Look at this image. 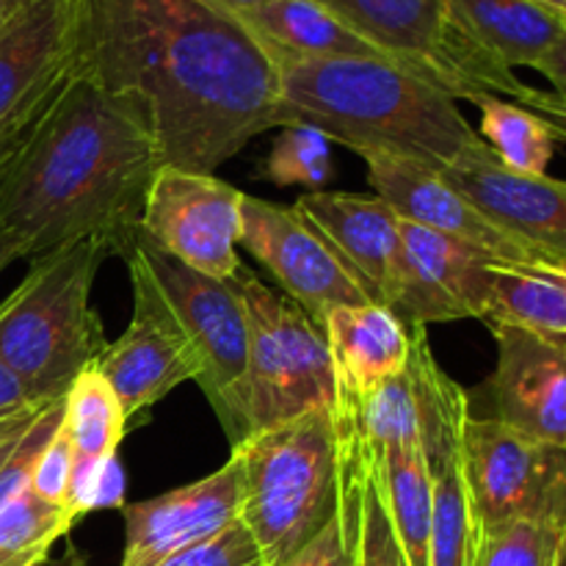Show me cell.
<instances>
[{"label":"cell","instance_id":"6da1fadb","mask_svg":"<svg viewBox=\"0 0 566 566\" xmlns=\"http://www.w3.org/2000/svg\"><path fill=\"white\" fill-rule=\"evenodd\" d=\"M72 61L142 105L166 166L216 175L254 136L293 125L282 70L219 0H72Z\"/></svg>","mask_w":566,"mask_h":566},{"label":"cell","instance_id":"7a4b0ae2","mask_svg":"<svg viewBox=\"0 0 566 566\" xmlns=\"http://www.w3.org/2000/svg\"><path fill=\"white\" fill-rule=\"evenodd\" d=\"M164 155L142 105L72 61L64 92L0 186V224L22 258L103 238L125 258Z\"/></svg>","mask_w":566,"mask_h":566},{"label":"cell","instance_id":"3957f363","mask_svg":"<svg viewBox=\"0 0 566 566\" xmlns=\"http://www.w3.org/2000/svg\"><path fill=\"white\" fill-rule=\"evenodd\" d=\"M282 99L304 122L357 155L446 171L481 142L457 99L385 59L282 61Z\"/></svg>","mask_w":566,"mask_h":566},{"label":"cell","instance_id":"277c9868","mask_svg":"<svg viewBox=\"0 0 566 566\" xmlns=\"http://www.w3.org/2000/svg\"><path fill=\"white\" fill-rule=\"evenodd\" d=\"M114 249L83 238L31 260L20 285L0 302V365L36 403L59 401L75 376L105 352L92 285Z\"/></svg>","mask_w":566,"mask_h":566},{"label":"cell","instance_id":"5b68a950","mask_svg":"<svg viewBox=\"0 0 566 566\" xmlns=\"http://www.w3.org/2000/svg\"><path fill=\"white\" fill-rule=\"evenodd\" d=\"M241 523L265 566H282L337 514V431L329 409L298 415L232 446Z\"/></svg>","mask_w":566,"mask_h":566},{"label":"cell","instance_id":"8992f818","mask_svg":"<svg viewBox=\"0 0 566 566\" xmlns=\"http://www.w3.org/2000/svg\"><path fill=\"white\" fill-rule=\"evenodd\" d=\"M249 326L241 385V442L298 415L335 409V368L324 329L247 265L232 276Z\"/></svg>","mask_w":566,"mask_h":566},{"label":"cell","instance_id":"52a82bcc","mask_svg":"<svg viewBox=\"0 0 566 566\" xmlns=\"http://www.w3.org/2000/svg\"><path fill=\"white\" fill-rule=\"evenodd\" d=\"M374 44L387 61L453 99H517L525 83L462 31L448 0H315Z\"/></svg>","mask_w":566,"mask_h":566},{"label":"cell","instance_id":"ba28073f","mask_svg":"<svg viewBox=\"0 0 566 566\" xmlns=\"http://www.w3.org/2000/svg\"><path fill=\"white\" fill-rule=\"evenodd\" d=\"M160 296L169 304L193 359L197 385L213 407L230 448L241 442V385L247 374L249 326L241 291L232 280L199 274L155 247L144 232L133 241ZM127 249V252H130ZM125 252V254H127Z\"/></svg>","mask_w":566,"mask_h":566},{"label":"cell","instance_id":"9c48e42d","mask_svg":"<svg viewBox=\"0 0 566 566\" xmlns=\"http://www.w3.org/2000/svg\"><path fill=\"white\" fill-rule=\"evenodd\" d=\"M462 470L481 534L512 523L566 528V448L470 412L462 429Z\"/></svg>","mask_w":566,"mask_h":566},{"label":"cell","instance_id":"30bf717a","mask_svg":"<svg viewBox=\"0 0 566 566\" xmlns=\"http://www.w3.org/2000/svg\"><path fill=\"white\" fill-rule=\"evenodd\" d=\"M247 193L205 171L164 166L147 191L142 232L199 274L232 280L241 269V205Z\"/></svg>","mask_w":566,"mask_h":566},{"label":"cell","instance_id":"8fae6325","mask_svg":"<svg viewBox=\"0 0 566 566\" xmlns=\"http://www.w3.org/2000/svg\"><path fill=\"white\" fill-rule=\"evenodd\" d=\"M241 247L269 269L282 293L318 326L335 307L370 302L296 205H276L247 193L241 205Z\"/></svg>","mask_w":566,"mask_h":566},{"label":"cell","instance_id":"7c38bea8","mask_svg":"<svg viewBox=\"0 0 566 566\" xmlns=\"http://www.w3.org/2000/svg\"><path fill=\"white\" fill-rule=\"evenodd\" d=\"M125 260L133 287V318L99 354L97 368L108 379L130 423L171 390L197 381L199 368L144 260L133 249Z\"/></svg>","mask_w":566,"mask_h":566},{"label":"cell","instance_id":"4fadbf2b","mask_svg":"<svg viewBox=\"0 0 566 566\" xmlns=\"http://www.w3.org/2000/svg\"><path fill=\"white\" fill-rule=\"evenodd\" d=\"M490 265L473 249L401 219L396 276L387 310L407 326L486 318Z\"/></svg>","mask_w":566,"mask_h":566},{"label":"cell","instance_id":"5bb4252c","mask_svg":"<svg viewBox=\"0 0 566 566\" xmlns=\"http://www.w3.org/2000/svg\"><path fill=\"white\" fill-rule=\"evenodd\" d=\"M365 166L376 197L385 199L409 224L451 238L492 263L558 260L495 224L484 210L475 208L459 188H453L440 171L429 166L385 158V155H368Z\"/></svg>","mask_w":566,"mask_h":566},{"label":"cell","instance_id":"9a60e30c","mask_svg":"<svg viewBox=\"0 0 566 566\" xmlns=\"http://www.w3.org/2000/svg\"><path fill=\"white\" fill-rule=\"evenodd\" d=\"M241 464L232 453L205 479L149 501L125 503V551L119 566H153L182 547L221 534L241 523Z\"/></svg>","mask_w":566,"mask_h":566},{"label":"cell","instance_id":"2e32d148","mask_svg":"<svg viewBox=\"0 0 566 566\" xmlns=\"http://www.w3.org/2000/svg\"><path fill=\"white\" fill-rule=\"evenodd\" d=\"M442 177L503 230L551 258L566 260V180L512 171L484 138L442 171Z\"/></svg>","mask_w":566,"mask_h":566},{"label":"cell","instance_id":"e0dca14e","mask_svg":"<svg viewBox=\"0 0 566 566\" xmlns=\"http://www.w3.org/2000/svg\"><path fill=\"white\" fill-rule=\"evenodd\" d=\"M497 365L490 379L492 418L566 448V343L517 326H490Z\"/></svg>","mask_w":566,"mask_h":566},{"label":"cell","instance_id":"ac0fdd59","mask_svg":"<svg viewBox=\"0 0 566 566\" xmlns=\"http://www.w3.org/2000/svg\"><path fill=\"white\" fill-rule=\"evenodd\" d=\"M293 205L335 249L370 302L387 307L401 247V216L376 193L307 191Z\"/></svg>","mask_w":566,"mask_h":566},{"label":"cell","instance_id":"d6986e66","mask_svg":"<svg viewBox=\"0 0 566 566\" xmlns=\"http://www.w3.org/2000/svg\"><path fill=\"white\" fill-rule=\"evenodd\" d=\"M72 11V0H33L0 25V130L70 72Z\"/></svg>","mask_w":566,"mask_h":566},{"label":"cell","instance_id":"ffe728a7","mask_svg":"<svg viewBox=\"0 0 566 566\" xmlns=\"http://www.w3.org/2000/svg\"><path fill=\"white\" fill-rule=\"evenodd\" d=\"M321 329L335 368V398L359 401L401 374L412 354L409 326L374 302L335 307Z\"/></svg>","mask_w":566,"mask_h":566},{"label":"cell","instance_id":"44dd1931","mask_svg":"<svg viewBox=\"0 0 566 566\" xmlns=\"http://www.w3.org/2000/svg\"><path fill=\"white\" fill-rule=\"evenodd\" d=\"M337 520L354 566H407L390 517L376 490L368 448L354 431L337 426Z\"/></svg>","mask_w":566,"mask_h":566},{"label":"cell","instance_id":"7402d4cb","mask_svg":"<svg viewBox=\"0 0 566 566\" xmlns=\"http://www.w3.org/2000/svg\"><path fill=\"white\" fill-rule=\"evenodd\" d=\"M453 20L509 70H534L566 33V14L539 0H448Z\"/></svg>","mask_w":566,"mask_h":566},{"label":"cell","instance_id":"603a6c76","mask_svg":"<svg viewBox=\"0 0 566 566\" xmlns=\"http://www.w3.org/2000/svg\"><path fill=\"white\" fill-rule=\"evenodd\" d=\"M247 25L263 39L276 61L385 59L370 42L315 0H265L243 11ZM387 61V59H385Z\"/></svg>","mask_w":566,"mask_h":566},{"label":"cell","instance_id":"cb8c5ba5","mask_svg":"<svg viewBox=\"0 0 566 566\" xmlns=\"http://www.w3.org/2000/svg\"><path fill=\"white\" fill-rule=\"evenodd\" d=\"M484 321L566 343V260L492 263Z\"/></svg>","mask_w":566,"mask_h":566},{"label":"cell","instance_id":"d4e9b609","mask_svg":"<svg viewBox=\"0 0 566 566\" xmlns=\"http://www.w3.org/2000/svg\"><path fill=\"white\" fill-rule=\"evenodd\" d=\"M462 429L434 437L423 446L434 486L429 566L479 564L481 528L462 470Z\"/></svg>","mask_w":566,"mask_h":566},{"label":"cell","instance_id":"484cf974","mask_svg":"<svg viewBox=\"0 0 566 566\" xmlns=\"http://www.w3.org/2000/svg\"><path fill=\"white\" fill-rule=\"evenodd\" d=\"M370 453V451H368ZM376 490L390 517L407 566H429L434 486L423 446H398L370 453Z\"/></svg>","mask_w":566,"mask_h":566},{"label":"cell","instance_id":"4316f807","mask_svg":"<svg viewBox=\"0 0 566 566\" xmlns=\"http://www.w3.org/2000/svg\"><path fill=\"white\" fill-rule=\"evenodd\" d=\"M61 429L70 437L75 459L81 462L108 459L119 451L127 418L97 363L83 368L64 392Z\"/></svg>","mask_w":566,"mask_h":566},{"label":"cell","instance_id":"83f0119b","mask_svg":"<svg viewBox=\"0 0 566 566\" xmlns=\"http://www.w3.org/2000/svg\"><path fill=\"white\" fill-rule=\"evenodd\" d=\"M473 105L481 108L479 136L503 166L520 175H547L556 142L531 111L495 94H484Z\"/></svg>","mask_w":566,"mask_h":566},{"label":"cell","instance_id":"f1b7e54d","mask_svg":"<svg viewBox=\"0 0 566 566\" xmlns=\"http://www.w3.org/2000/svg\"><path fill=\"white\" fill-rule=\"evenodd\" d=\"M72 525L66 509L42 501L28 486L0 506V566H42Z\"/></svg>","mask_w":566,"mask_h":566},{"label":"cell","instance_id":"f546056e","mask_svg":"<svg viewBox=\"0 0 566 566\" xmlns=\"http://www.w3.org/2000/svg\"><path fill=\"white\" fill-rule=\"evenodd\" d=\"M280 136L271 144L265 158V177L276 186H304L318 191L332 177V142L313 125L280 127Z\"/></svg>","mask_w":566,"mask_h":566},{"label":"cell","instance_id":"4dcf8cb0","mask_svg":"<svg viewBox=\"0 0 566 566\" xmlns=\"http://www.w3.org/2000/svg\"><path fill=\"white\" fill-rule=\"evenodd\" d=\"M566 528L547 523H512L481 534L475 566H562Z\"/></svg>","mask_w":566,"mask_h":566},{"label":"cell","instance_id":"1f68e13d","mask_svg":"<svg viewBox=\"0 0 566 566\" xmlns=\"http://www.w3.org/2000/svg\"><path fill=\"white\" fill-rule=\"evenodd\" d=\"M125 470H122L119 457L94 459V462H81L75 459V475H72V490L66 512L70 517L81 520L92 512L103 509H125Z\"/></svg>","mask_w":566,"mask_h":566},{"label":"cell","instance_id":"d6a6232c","mask_svg":"<svg viewBox=\"0 0 566 566\" xmlns=\"http://www.w3.org/2000/svg\"><path fill=\"white\" fill-rule=\"evenodd\" d=\"M153 566H265L260 556L258 545H254L252 534L243 528V523L230 525L221 534L210 536V539L197 542L191 547L171 553V556L160 558Z\"/></svg>","mask_w":566,"mask_h":566},{"label":"cell","instance_id":"836d02e7","mask_svg":"<svg viewBox=\"0 0 566 566\" xmlns=\"http://www.w3.org/2000/svg\"><path fill=\"white\" fill-rule=\"evenodd\" d=\"M72 475H75V451H72L70 437L64 434V429L53 431L48 437V442L39 451L36 462L31 470V492L42 501L53 503V506L66 509L70 503V490H72Z\"/></svg>","mask_w":566,"mask_h":566},{"label":"cell","instance_id":"e575fe53","mask_svg":"<svg viewBox=\"0 0 566 566\" xmlns=\"http://www.w3.org/2000/svg\"><path fill=\"white\" fill-rule=\"evenodd\" d=\"M282 566H354L352 551H348V542L343 536V525L337 514L307 547H302L296 556L287 558Z\"/></svg>","mask_w":566,"mask_h":566},{"label":"cell","instance_id":"d590c367","mask_svg":"<svg viewBox=\"0 0 566 566\" xmlns=\"http://www.w3.org/2000/svg\"><path fill=\"white\" fill-rule=\"evenodd\" d=\"M512 103L531 111L547 127L553 142L566 144V97H558L556 92H542V88L525 86L523 94L517 99H512Z\"/></svg>","mask_w":566,"mask_h":566},{"label":"cell","instance_id":"8d00e7d4","mask_svg":"<svg viewBox=\"0 0 566 566\" xmlns=\"http://www.w3.org/2000/svg\"><path fill=\"white\" fill-rule=\"evenodd\" d=\"M48 403H53V401L33 403V407L22 409V412L0 420V473H3L6 464L11 462V457L17 453V448L22 446V440H25V434L31 431V426L39 420V415L48 409Z\"/></svg>","mask_w":566,"mask_h":566},{"label":"cell","instance_id":"74e56055","mask_svg":"<svg viewBox=\"0 0 566 566\" xmlns=\"http://www.w3.org/2000/svg\"><path fill=\"white\" fill-rule=\"evenodd\" d=\"M36 401H31L25 392V387L20 385L14 374H11L6 365H0V420L11 418V415L22 412V409L33 407ZM44 403V401H42Z\"/></svg>","mask_w":566,"mask_h":566},{"label":"cell","instance_id":"f35d334b","mask_svg":"<svg viewBox=\"0 0 566 566\" xmlns=\"http://www.w3.org/2000/svg\"><path fill=\"white\" fill-rule=\"evenodd\" d=\"M534 70L551 81L553 92H556L558 97H566V33L547 50V55L534 66Z\"/></svg>","mask_w":566,"mask_h":566},{"label":"cell","instance_id":"ab89813d","mask_svg":"<svg viewBox=\"0 0 566 566\" xmlns=\"http://www.w3.org/2000/svg\"><path fill=\"white\" fill-rule=\"evenodd\" d=\"M14 260H22V249L20 241L6 230V224H0V271L9 269Z\"/></svg>","mask_w":566,"mask_h":566},{"label":"cell","instance_id":"60d3db41","mask_svg":"<svg viewBox=\"0 0 566 566\" xmlns=\"http://www.w3.org/2000/svg\"><path fill=\"white\" fill-rule=\"evenodd\" d=\"M219 3H224L227 9H232L235 14H243V11H252L258 9V6H263L265 0H219Z\"/></svg>","mask_w":566,"mask_h":566},{"label":"cell","instance_id":"b9f144b4","mask_svg":"<svg viewBox=\"0 0 566 566\" xmlns=\"http://www.w3.org/2000/svg\"><path fill=\"white\" fill-rule=\"evenodd\" d=\"M11 11H14V3H11V0H0V25H3V22L9 20Z\"/></svg>","mask_w":566,"mask_h":566},{"label":"cell","instance_id":"7bdbcfd3","mask_svg":"<svg viewBox=\"0 0 566 566\" xmlns=\"http://www.w3.org/2000/svg\"><path fill=\"white\" fill-rule=\"evenodd\" d=\"M539 3L551 6V9H556V11H562V14H566V0H539Z\"/></svg>","mask_w":566,"mask_h":566},{"label":"cell","instance_id":"ee69618b","mask_svg":"<svg viewBox=\"0 0 566 566\" xmlns=\"http://www.w3.org/2000/svg\"><path fill=\"white\" fill-rule=\"evenodd\" d=\"M11 3H14V9H17V6H25V3H33V0H11Z\"/></svg>","mask_w":566,"mask_h":566},{"label":"cell","instance_id":"f6af8a7d","mask_svg":"<svg viewBox=\"0 0 566 566\" xmlns=\"http://www.w3.org/2000/svg\"><path fill=\"white\" fill-rule=\"evenodd\" d=\"M562 566H566V542H564V556H562Z\"/></svg>","mask_w":566,"mask_h":566}]
</instances>
